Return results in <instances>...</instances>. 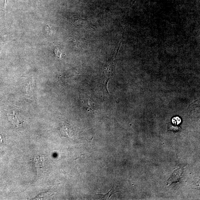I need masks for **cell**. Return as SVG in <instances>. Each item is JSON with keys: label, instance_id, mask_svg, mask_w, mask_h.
<instances>
[{"label": "cell", "instance_id": "3", "mask_svg": "<svg viewBox=\"0 0 200 200\" xmlns=\"http://www.w3.org/2000/svg\"><path fill=\"white\" fill-rule=\"evenodd\" d=\"M61 135L67 138H71L72 136L73 133L72 130L68 127L65 126L60 129Z\"/></svg>", "mask_w": 200, "mask_h": 200}, {"label": "cell", "instance_id": "7", "mask_svg": "<svg viewBox=\"0 0 200 200\" xmlns=\"http://www.w3.org/2000/svg\"><path fill=\"white\" fill-rule=\"evenodd\" d=\"M47 32L49 34H50V33L51 32V28H50L49 26H47Z\"/></svg>", "mask_w": 200, "mask_h": 200}, {"label": "cell", "instance_id": "6", "mask_svg": "<svg viewBox=\"0 0 200 200\" xmlns=\"http://www.w3.org/2000/svg\"><path fill=\"white\" fill-rule=\"evenodd\" d=\"M55 55L56 56L59 58H61V55L62 54V53H61V51H60L58 47H56L55 49Z\"/></svg>", "mask_w": 200, "mask_h": 200}, {"label": "cell", "instance_id": "4", "mask_svg": "<svg viewBox=\"0 0 200 200\" xmlns=\"http://www.w3.org/2000/svg\"><path fill=\"white\" fill-rule=\"evenodd\" d=\"M168 128L169 130L174 132L178 131L181 129V128L179 127L170 125V124L169 125Z\"/></svg>", "mask_w": 200, "mask_h": 200}, {"label": "cell", "instance_id": "5", "mask_svg": "<svg viewBox=\"0 0 200 200\" xmlns=\"http://www.w3.org/2000/svg\"><path fill=\"white\" fill-rule=\"evenodd\" d=\"M181 122V119L178 117H175L173 118L172 120V123L175 125H178L180 124Z\"/></svg>", "mask_w": 200, "mask_h": 200}, {"label": "cell", "instance_id": "2", "mask_svg": "<svg viewBox=\"0 0 200 200\" xmlns=\"http://www.w3.org/2000/svg\"><path fill=\"white\" fill-rule=\"evenodd\" d=\"M45 160L44 157L41 156L35 157L33 161V165L38 170H43L45 168Z\"/></svg>", "mask_w": 200, "mask_h": 200}, {"label": "cell", "instance_id": "1", "mask_svg": "<svg viewBox=\"0 0 200 200\" xmlns=\"http://www.w3.org/2000/svg\"><path fill=\"white\" fill-rule=\"evenodd\" d=\"M73 23L77 27H92L93 25L91 23L86 20L82 18L80 16L76 18L73 20Z\"/></svg>", "mask_w": 200, "mask_h": 200}]
</instances>
